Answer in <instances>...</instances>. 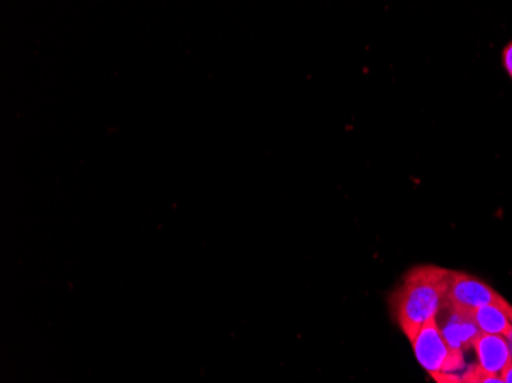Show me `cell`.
<instances>
[{"mask_svg":"<svg viewBox=\"0 0 512 383\" xmlns=\"http://www.w3.org/2000/svg\"><path fill=\"white\" fill-rule=\"evenodd\" d=\"M503 68L506 73L512 79V40L505 46V50L502 53Z\"/></svg>","mask_w":512,"mask_h":383,"instance_id":"cell-8","label":"cell"},{"mask_svg":"<svg viewBox=\"0 0 512 383\" xmlns=\"http://www.w3.org/2000/svg\"><path fill=\"white\" fill-rule=\"evenodd\" d=\"M500 379L505 383H512V362L503 370V373L500 374Z\"/></svg>","mask_w":512,"mask_h":383,"instance_id":"cell-10","label":"cell"},{"mask_svg":"<svg viewBox=\"0 0 512 383\" xmlns=\"http://www.w3.org/2000/svg\"><path fill=\"white\" fill-rule=\"evenodd\" d=\"M477 380H479V383H505L500 379V376H491V374H486L480 367L479 370H477Z\"/></svg>","mask_w":512,"mask_h":383,"instance_id":"cell-9","label":"cell"},{"mask_svg":"<svg viewBox=\"0 0 512 383\" xmlns=\"http://www.w3.org/2000/svg\"><path fill=\"white\" fill-rule=\"evenodd\" d=\"M477 365L491 376H500L512 362L511 345L505 336L496 334H482L474 345Z\"/></svg>","mask_w":512,"mask_h":383,"instance_id":"cell-5","label":"cell"},{"mask_svg":"<svg viewBox=\"0 0 512 383\" xmlns=\"http://www.w3.org/2000/svg\"><path fill=\"white\" fill-rule=\"evenodd\" d=\"M448 304L473 311L485 305H506L509 302L482 279L453 270L448 289Z\"/></svg>","mask_w":512,"mask_h":383,"instance_id":"cell-3","label":"cell"},{"mask_svg":"<svg viewBox=\"0 0 512 383\" xmlns=\"http://www.w3.org/2000/svg\"><path fill=\"white\" fill-rule=\"evenodd\" d=\"M477 370H479V365L473 364L463 374L442 373L433 374L431 377H433L436 383H479V380H477Z\"/></svg>","mask_w":512,"mask_h":383,"instance_id":"cell-7","label":"cell"},{"mask_svg":"<svg viewBox=\"0 0 512 383\" xmlns=\"http://www.w3.org/2000/svg\"><path fill=\"white\" fill-rule=\"evenodd\" d=\"M437 325L448 347L462 353L473 348L482 336L473 313L465 308L454 307L448 302L437 315Z\"/></svg>","mask_w":512,"mask_h":383,"instance_id":"cell-4","label":"cell"},{"mask_svg":"<svg viewBox=\"0 0 512 383\" xmlns=\"http://www.w3.org/2000/svg\"><path fill=\"white\" fill-rule=\"evenodd\" d=\"M506 339H508L509 345H511V353H512V331L511 333L506 336Z\"/></svg>","mask_w":512,"mask_h":383,"instance_id":"cell-11","label":"cell"},{"mask_svg":"<svg viewBox=\"0 0 512 383\" xmlns=\"http://www.w3.org/2000/svg\"><path fill=\"white\" fill-rule=\"evenodd\" d=\"M414 356L430 376L442 373H459L465 359L462 351L451 350L440 333L437 318L428 321L413 341Z\"/></svg>","mask_w":512,"mask_h":383,"instance_id":"cell-2","label":"cell"},{"mask_svg":"<svg viewBox=\"0 0 512 383\" xmlns=\"http://www.w3.org/2000/svg\"><path fill=\"white\" fill-rule=\"evenodd\" d=\"M453 270L416 266L405 273L402 284L390 296L394 321L413 344L417 333L447 305Z\"/></svg>","mask_w":512,"mask_h":383,"instance_id":"cell-1","label":"cell"},{"mask_svg":"<svg viewBox=\"0 0 512 383\" xmlns=\"http://www.w3.org/2000/svg\"><path fill=\"white\" fill-rule=\"evenodd\" d=\"M482 334L508 336L512 331V305H485L471 311Z\"/></svg>","mask_w":512,"mask_h":383,"instance_id":"cell-6","label":"cell"}]
</instances>
